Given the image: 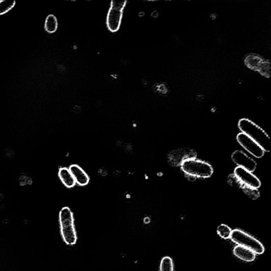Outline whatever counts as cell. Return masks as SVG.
<instances>
[{"mask_svg":"<svg viewBox=\"0 0 271 271\" xmlns=\"http://www.w3.org/2000/svg\"><path fill=\"white\" fill-rule=\"evenodd\" d=\"M234 175L242 183L248 187L258 189L261 186L260 180L252 173L243 168L236 167L234 171Z\"/></svg>","mask_w":271,"mask_h":271,"instance_id":"cell-8","label":"cell"},{"mask_svg":"<svg viewBox=\"0 0 271 271\" xmlns=\"http://www.w3.org/2000/svg\"><path fill=\"white\" fill-rule=\"evenodd\" d=\"M238 143L256 158H261L265 154L262 148L250 137L240 133L237 136Z\"/></svg>","mask_w":271,"mask_h":271,"instance_id":"cell-7","label":"cell"},{"mask_svg":"<svg viewBox=\"0 0 271 271\" xmlns=\"http://www.w3.org/2000/svg\"><path fill=\"white\" fill-rule=\"evenodd\" d=\"M227 181L228 183L231 186L241 190L253 201H255L260 196L258 189L247 186V185L242 183L234 174H232L228 176Z\"/></svg>","mask_w":271,"mask_h":271,"instance_id":"cell-10","label":"cell"},{"mask_svg":"<svg viewBox=\"0 0 271 271\" xmlns=\"http://www.w3.org/2000/svg\"><path fill=\"white\" fill-rule=\"evenodd\" d=\"M61 234L65 243L68 246L76 244L78 236L73 213L68 207H63L59 213Z\"/></svg>","mask_w":271,"mask_h":271,"instance_id":"cell-2","label":"cell"},{"mask_svg":"<svg viewBox=\"0 0 271 271\" xmlns=\"http://www.w3.org/2000/svg\"><path fill=\"white\" fill-rule=\"evenodd\" d=\"M264 61L256 55H250L246 60L247 65L251 68L259 70Z\"/></svg>","mask_w":271,"mask_h":271,"instance_id":"cell-15","label":"cell"},{"mask_svg":"<svg viewBox=\"0 0 271 271\" xmlns=\"http://www.w3.org/2000/svg\"><path fill=\"white\" fill-rule=\"evenodd\" d=\"M181 166L185 174L194 178H208L213 173L211 165L195 158L185 161Z\"/></svg>","mask_w":271,"mask_h":271,"instance_id":"cell-3","label":"cell"},{"mask_svg":"<svg viewBox=\"0 0 271 271\" xmlns=\"http://www.w3.org/2000/svg\"><path fill=\"white\" fill-rule=\"evenodd\" d=\"M259 71L264 76L269 77L270 72V64L267 62L264 61Z\"/></svg>","mask_w":271,"mask_h":271,"instance_id":"cell-19","label":"cell"},{"mask_svg":"<svg viewBox=\"0 0 271 271\" xmlns=\"http://www.w3.org/2000/svg\"><path fill=\"white\" fill-rule=\"evenodd\" d=\"M232 159L238 167L243 168L251 173L254 172L256 168V162L247 154L241 151H235L232 155Z\"/></svg>","mask_w":271,"mask_h":271,"instance_id":"cell-9","label":"cell"},{"mask_svg":"<svg viewBox=\"0 0 271 271\" xmlns=\"http://www.w3.org/2000/svg\"><path fill=\"white\" fill-rule=\"evenodd\" d=\"M69 169L72 174L76 183L84 187L87 185L90 182V178L84 170L77 164L71 165Z\"/></svg>","mask_w":271,"mask_h":271,"instance_id":"cell-11","label":"cell"},{"mask_svg":"<svg viewBox=\"0 0 271 271\" xmlns=\"http://www.w3.org/2000/svg\"><path fill=\"white\" fill-rule=\"evenodd\" d=\"M15 1H9V0H5V1H0V16L4 15L16 5Z\"/></svg>","mask_w":271,"mask_h":271,"instance_id":"cell-17","label":"cell"},{"mask_svg":"<svg viewBox=\"0 0 271 271\" xmlns=\"http://www.w3.org/2000/svg\"><path fill=\"white\" fill-rule=\"evenodd\" d=\"M160 271H174V263L172 259L165 256L162 259L160 266Z\"/></svg>","mask_w":271,"mask_h":271,"instance_id":"cell-16","label":"cell"},{"mask_svg":"<svg viewBox=\"0 0 271 271\" xmlns=\"http://www.w3.org/2000/svg\"><path fill=\"white\" fill-rule=\"evenodd\" d=\"M232 230L230 227L222 224L218 226L217 228V233L218 235L224 239H228L231 237Z\"/></svg>","mask_w":271,"mask_h":271,"instance_id":"cell-18","label":"cell"},{"mask_svg":"<svg viewBox=\"0 0 271 271\" xmlns=\"http://www.w3.org/2000/svg\"><path fill=\"white\" fill-rule=\"evenodd\" d=\"M230 238L237 245L251 250L256 254H262L265 251L264 246L259 240L244 231L234 230Z\"/></svg>","mask_w":271,"mask_h":271,"instance_id":"cell-5","label":"cell"},{"mask_svg":"<svg viewBox=\"0 0 271 271\" xmlns=\"http://www.w3.org/2000/svg\"><path fill=\"white\" fill-rule=\"evenodd\" d=\"M238 127L241 133L245 134L254 140L265 152H270L271 139L262 128L246 118L239 120Z\"/></svg>","mask_w":271,"mask_h":271,"instance_id":"cell-1","label":"cell"},{"mask_svg":"<svg viewBox=\"0 0 271 271\" xmlns=\"http://www.w3.org/2000/svg\"><path fill=\"white\" fill-rule=\"evenodd\" d=\"M127 3V1H111L106 19L107 26L110 32L116 33L119 30Z\"/></svg>","mask_w":271,"mask_h":271,"instance_id":"cell-4","label":"cell"},{"mask_svg":"<svg viewBox=\"0 0 271 271\" xmlns=\"http://www.w3.org/2000/svg\"><path fill=\"white\" fill-rule=\"evenodd\" d=\"M196 157L195 151L188 148H183L171 152L168 156V161L171 166L176 167L181 166L185 161L194 159Z\"/></svg>","mask_w":271,"mask_h":271,"instance_id":"cell-6","label":"cell"},{"mask_svg":"<svg viewBox=\"0 0 271 271\" xmlns=\"http://www.w3.org/2000/svg\"><path fill=\"white\" fill-rule=\"evenodd\" d=\"M59 177L63 184L67 188H72L77 184L68 168L65 167L60 168L59 170Z\"/></svg>","mask_w":271,"mask_h":271,"instance_id":"cell-13","label":"cell"},{"mask_svg":"<svg viewBox=\"0 0 271 271\" xmlns=\"http://www.w3.org/2000/svg\"><path fill=\"white\" fill-rule=\"evenodd\" d=\"M58 28V19H57L56 17L53 15H48L45 20V31L50 34H53L56 32Z\"/></svg>","mask_w":271,"mask_h":271,"instance_id":"cell-14","label":"cell"},{"mask_svg":"<svg viewBox=\"0 0 271 271\" xmlns=\"http://www.w3.org/2000/svg\"><path fill=\"white\" fill-rule=\"evenodd\" d=\"M234 254L239 259L251 262L255 260L256 254L251 250L240 245L236 246L234 249Z\"/></svg>","mask_w":271,"mask_h":271,"instance_id":"cell-12","label":"cell"}]
</instances>
